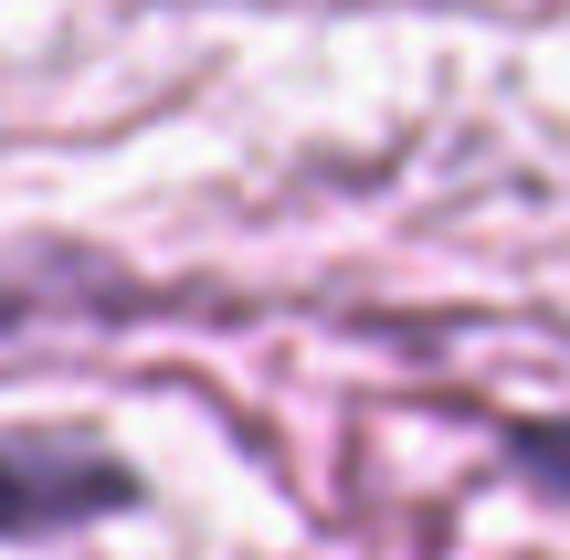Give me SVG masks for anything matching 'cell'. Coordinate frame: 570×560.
<instances>
[{
	"label": "cell",
	"instance_id": "cell-1",
	"mask_svg": "<svg viewBox=\"0 0 570 560\" xmlns=\"http://www.w3.org/2000/svg\"><path fill=\"white\" fill-rule=\"evenodd\" d=\"M138 508V477L117 455L75 434H0V540H53V529H85V519H117Z\"/></svg>",
	"mask_w": 570,
	"mask_h": 560
},
{
	"label": "cell",
	"instance_id": "cell-2",
	"mask_svg": "<svg viewBox=\"0 0 570 560\" xmlns=\"http://www.w3.org/2000/svg\"><path fill=\"white\" fill-rule=\"evenodd\" d=\"M508 465L539 487V498L570 508V413H550V423H508Z\"/></svg>",
	"mask_w": 570,
	"mask_h": 560
}]
</instances>
